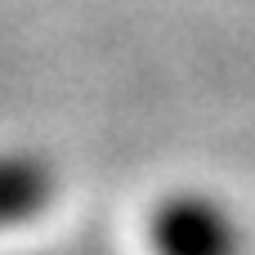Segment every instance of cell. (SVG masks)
I'll list each match as a JSON object with an SVG mask.
<instances>
[{
    "mask_svg": "<svg viewBox=\"0 0 255 255\" xmlns=\"http://www.w3.org/2000/svg\"><path fill=\"white\" fill-rule=\"evenodd\" d=\"M148 238L157 255H242L247 247L233 211L206 193L166 197L148 220Z\"/></svg>",
    "mask_w": 255,
    "mask_h": 255,
    "instance_id": "6da1fadb",
    "label": "cell"
},
{
    "mask_svg": "<svg viewBox=\"0 0 255 255\" xmlns=\"http://www.w3.org/2000/svg\"><path fill=\"white\" fill-rule=\"evenodd\" d=\"M54 193H58V170L49 157L22 148L0 152V229L45 215L54 206Z\"/></svg>",
    "mask_w": 255,
    "mask_h": 255,
    "instance_id": "7a4b0ae2",
    "label": "cell"
}]
</instances>
